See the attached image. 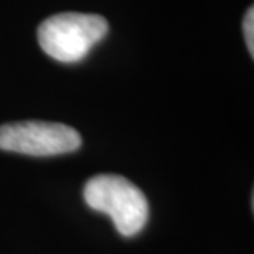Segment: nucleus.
Here are the masks:
<instances>
[{"label":"nucleus","mask_w":254,"mask_h":254,"mask_svg":"<svg viewBox=\"0 0 254 254\" xmlns=\"http://www.w3.org/2000/svg\"><path fill=\"white\" fill-rule=\"evenodd\" d=\"M86 205L113 220L116 230L126 238L144 230L149 220V201L140 189L121 175H96L84 185Z\"/></svg>","instance_id":"f257e3e1"},{"label":"nucleus","mask_w":254,"mask_h":254,"mask_svg":"<svg viewBox=\"0 0 254 254\" xmlns=\"http://www.w3.org/2000/svg\"><path fill=\"white\" fill-rule=\"evenodd\" d=\"M109 32L108 20L96 13L64 12L40 23L38 43L60 63H78Z\"/></svg>","instance_id":"f03ea898"},{"label":"nucleus","mask_w":254,"mask_h":254,"mask_svg":"<svg viewBox=\"0 0 254 254\" xmlns=\"http://www.w3.org/2000/svg\"><path fill=\"white\" fill-rule=\"evenodd\" d=\"M79 147V132L66 124L23 121L0 126V150L32 157H52L69 154Z\"/></svg>","instance_id":"7ed1b4c3"},{"label":"nucleus","mask_w":254,"mask_h":254,"mask_svg":"<svg viewBox=\"0 0 254 254\" xmlns=\"http://www.w3.org/2000/svg\"><path fill=\"white\" fill-rule=\"evenodd\" d=\"M243 33H245L246 47L250 50V55L254 57V8L250 7L243 20Z\"/></svg>","instance_id":"20e7f679"}]
</instances>
